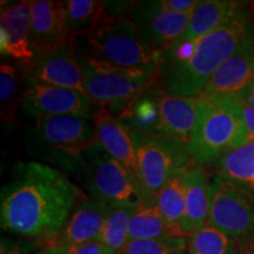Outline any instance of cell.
I'll use <instances>...</instances> for the list:
<instances>
[{"label":"cell","instance_id":"f546056e","mask_svg":"<svg viewBox=\"0 0 254 254\" xmlns=\"http://www.w3.org/2000/svg\"><path fill=\"white\" fill-rule=\"evenodd\" d=\"M36 243L26 240H14L1 237L0 254H30L36 249Z\"/></svg>","mask_w":254,"mask_h":254},{"label":"cell","instance_id":"e575fe53","mask_svg":"<svg viewBox=\"0 0 254 254\" xmlns=\"http://www.w3.org/2000/svg\"><path fill=\"white\" fill-rule=\"evenodd\" d=\"M37 254H66V246L63 245H50L46 249L41 250Z\"/></svg>","mask_w":254,"mask_h":254},{"label":"cell","instance_id":"7402d4cb","mask_svg":"<svg viewBox=\"0 0 254 254\" xmlns=\"http://www.w3.org/2000/svg\"><path fill=\"white\" fill-rule=\"evenodd\" d=\"M217 176L254 192V141L234 148L215 163Z\"/></svg>","mask_w":254,"mask_h":254},{"label":"cell","instance_id":"484cf974","mask_svg":"<svg viewBox=\"0 0 254 254\" xmlns=\"http://www.w3.org/2000/svg\"><path fill=\"white\" fill-rule=\"evenodd\" d=\"M135 208L112 207L99 241L112 254H119L128 244V224Z\"/></svg>","mask_w":254,"mask_h":254},{"label":"cell","instance_id":"4dcf8cb0","mask_svg":"<svg viewBox=\"0 0 254 254\" xmlns=\"http://www.w3.org/2000/svg\"><path fill=\"white\" fill-rule=\"evenodd\" d=\"M200 0H159L161 7L171 13L192 14Z\"/></svg>","mask_w":254,"mask_h":254},{"label":"cell","instance_id":"277c9868","mask_svg":"<svg viewBox=\"0 0 254 254\" xmlns=\"http://www.w3.org/2000/svg\"><path fill=\"white\" fill-rule=\"evenodd\" d=\"M74 46L92 59L133 72L157 74L159 51L148 45L129 17L104 12L99 24L86 34L73 38Z\"/></svg>","mask_w":254,"mask_h":254},{"label":"cell","instance_id":"9a60e30c","mask_svg":"<svg viewBox=\"0 0 254 254\" xmlns=\"http://www.w3.org/2000/svg\"><path fill=\"white\" fill-rule=\"evenodd\" d=\"M93 122L97 131V140L99 144L140 184L138 153L128 129L117 117L112 116L103 107L98 111Z\"/></svg>","mask_w":254,"mask_h":254},{"label":"cell","instance_id":"8992f818","mask_svg":"<svg viewBox=\"0 0 254 254\" xmlns=\"http://www.w3.org/2000/svg\"><path fill=\"white\" fill-rule=\"evenodd\" d=\"M74 52L82 69L86 94L118 118L139 94L158 79L157 74L127 71L98 62L85 56L75 46Z\"/></svg>","mask_w":254,"mask_h":254},{"label":"cell","instance_id":"8fae6325","mask_svg":"<svg viewBox=\"0 0 254 254\" xmlns=\"http://www.w3.org/2000/svg\"><path fill=\"white\" fill-rule=\"evenodd\" d=\"M23 71L25 80L28 82L71 88L86 93L82 69L74 52L73 38L56 49L38 53L28 65L24 66Z\"/></svg>","mask_w":254,"mask_h":254},{"label":"cell","instance_id":"5bb4252c","mask_svg":"<svg viewBox=\"0 0 254 254\" xmlns=\"http://www.w3.org/2000/svg\"><path fill=\"white\" fill-rule=\"evenodd\" d=\"M112 206L95 198H85L73 209L55 245L72 246L99 240Z\"/></svg>","mask_w":254,"mask_h":254},{"label":"cell","instance_id":"83f0119b","mask_svg":"<svg viewBox=\"0 0 254 254\" xmlns=\"http://www.w3.org/2000/svg\"><path fill=\"white\" fill-rule=\"evenodd\" d=\"M18 72L9 64L2 63L0 66V103L2 118L7 116L8 106L13 104V98L18 92Z\"/></svg>","mask_w":254,"mask_h":254},{"label":"cell","instance_id":"ffe728a7","mask_svg":"<svg viewBox=\"0 0 254 254\" xmlns=\"http://www.w3.org/2000/svg\"><path fill=\"white\" fill-rule=\"evenodd\" d=\"M245 8L241 2L230 0H200L185 34L179 40L195 41L217 30Z\"/></svg>","mask_w":254,"mask_h":254},{"label":"cell","instance_id":"d4e9b609","mask_svg":"<svg viewBox=\"0 0 254 254\" xmlns=\"http://www.w3.org/2000/svg\"><path fill=\"white\" fill-rule=\"evenodd\" d=\"M238 252L239 243L211 224L187 236V254H238Z\"/></svg>","mask_w":254,"mask_h":254},{"label":"cell","instance_id":"9c48e42d","mask_svg":"<svg viewBox=\"0 0 254 254\" xmlns=\"http://www.w3.org/2000/svg\"><path fill=\"white\" fill-rule=\"evenodd\" d=\"M208 224L238 243L254 236V192L215 177L212 182Z\"/></svg>","mask_w":254,"mask_h":254},{"label":"cell","instance_id":"603a6c76","mask_svg":"<svg viewBox=\"0 0 254 254\" xmlns=\"http://www.w3.org/2000/svg\"><path fill=\"white\" fill-rule=\"evenodd\" d=\"M170 237L179 236L166 224L157 205L141 204L134 209L128 224V243L135 240H159Z\"/></svg>","mask_w":254,"mask_h":254},{"label":"cell","instance_id":"3957f363","mask_svg":"<svg viewBox=\"0 0 254 254\" xmlns=\"http://www.w3.org/2000/svg\"><path fill=\"white\" fill-rule=\"evenodd\" d=\"M95 140L93 119L77 116L34 119L24 133L25 147L36 161L69 174L82 173Z\"/></svg>","mask_w":254,"mask_h":254},{"label":"cell","instance_id":"cb8c5ba5","mask_svg":"<svg viewBox=\"0 0 254 254\" xmlns=\"http://www.w3.org/2000/svg\"><path fill=\"white\" fill-rule=\"evenodd\" d=\"M63 5L69 38L88 33L99 24L104 14L103 1L97 0H67Z\"/></svg>","mask_w":254,"mask_h":254},{"label":"cell","instance_id":"52a82bcc","mask_svg":"<svg viewBox=\"0 0 254 254\" xmlns=\"http://www.w3.org/2000/svg\"><path fill=\"white\" fill-rule=\"evenodd\" d=\"M131 135L138 153L142 204L157 205V196L165 184L177 172L194 165L189 146L158 134Z\"/></svg>","mask_w":254,"mask_h":254},{"label":"cell","instance_id":"4fadbf2b","mask_svg":"<svg viewBox=\"0 0 254 254\" xmlns=\"http://www.w3.org/2000/svg\"><path fill=\"white\" fill-rule=\"evenodd\" d=\"M33 1H19L1 8L0 51L26 66L36 58L32 43L31 15Z\"/></svg>","mask_w":254,"mask_h":254},{"label":"cell","instance_id":"d6a6232c","mask_svg":"<svg viewBox=\"0 0 254 254\" xmlns=\"http://www.w3.org/2000/svg\"><path fill=\"white\" fill-rule=\"evenodd\" d=\"M238 254H254V236L239 243Z\"/></svg>","mask_w":254,"mask_h":254},{"label":"cell","instance_id":"30bf717a","mask_svg":"<svg viewBox=\"0 0 254 254\" xmlns=\"http://www.w3.org/2000/svg\"><path fill=\"white\" fill-rule=\"evenodd\" d=\"M26 82L19 104L30 118L77 116L93 119L100 110L99 105L82 92L39 82Z\"/></svg>","mask_w":254,"mask_h":254},{"label":"cell","instance_id":"5b68a950","mask_svg":"<svg viewBox=\"0 0 254 254\" xmlns=\"http://www.w3.org/2000/svg\"><path fill=\"white\" fill-rule=\"evenodd\" d=\"M244 144L246 129L233 101L230 98L200 97L198 118L189 144L194 165L215 164L222 155Z\"/></svg>","mask_w":254,"mask_h":254},{"label":"cell","instance_id":"7a4b0ae2","mask_svg":"<svg viewBox=\"0 0 254 254\" xmlns=\"http://www.w3.org/2000/svg\"><path fill=\"white\" fill-rule=\"evenodd\" d=\"M254 45V20L245 8L217 30L194 41L186 59L160 66L158 79L170 93L200 98L214 73L239 51Z\"/></svg>","mask_w":254,"mask_h":254},{"label":"cell","instance_id":"f1b7e54d","mask_svg":"<svg viewBox=\"0 0 254 254\" xmlns=\"http://www.w3.org/2000/svg\"><path fill=\"white\" fill-rule=\"evenodd\" d=\"M230 99L236 105L240 118L243 120L244 127L246 129V142L254 141V107L238 95L230 97Z\"/></svg>","mask_w":254,"mask_h":254},{"label":"cell","instance_id":"836d02e7","mask_svg":"<svg viewBox=\"0 0 254 254\" xmlns=\"http://www.w3.org/2000/svg\"><path fill=\"white\" fill-rule=\"evenodd\" d=\"M234 97H236V95H234ZM238 97L243 98V99L245 100L247 104L251 105L252 107H254V82L253 84H251L250 86L247 87L246 90L243 92V93L238 95Z\"/></svg>","mask_w":254,"mask_h":254},{"label":"cell","instance_id":"ba28073f","mask_svg":"<svg viewBox=\"0 0 254 254\" xmlns=\"http://www.w3.org/2000/svg\"><path fill=\"white\" fill-rule=\"evenodd\" d=\"M85 186L92 198L112 207L136 208L144 202L138 180L95 140L86 154L82 171Z\"/></svg>","mask_w":254,"mask_h":254},{"label":"cell","instance_id":"d6986e66","mask_svg":"<svg viewBox=\"0 0 254 254\" xmlns=\"http://www.w3.org/2000/svg\"><path fill=\"white\" fill-rule=\"evenodd\" d=\"M186 213L183 222V233H192L208 224L211 211L212 183L204 167L193 165L185 174Z\"/></svg>","mask_w":254,"mask_h":254},{"label":"cell","instance_id":"4316f807","mask_svg":"<svg viewBox=\"0 0 254 254\" xmlns=\"http://www.w3.org/2000/svg\"><path fill=\"white\" fill-rule=\"evenodd\" d=\"M119 254H187V236L129 241Z\"/></svg>","mask_w":254,"mask_h":254},{"label":"cell","instance_id":"e0dca14e","mask_svg":"<svg viewBox=\"0 0 254 254\" xmlns=\"http://www.w3.org/2000/svg\"><path fill=\"white\" fill-rule=\"evenodd\" d=\"M199 98H186L164 88L160 98L158 135L166 136L189 146L198 118Z\"/></svg>","mask_w":254,"mask_h":254},{"label":"cell","instance_id":"1f68e13d","mask_svg":"<svg viewBox=\"0 0 254 254\" xmlns=\"http://www.w3.org/2000/svg\"><path fill=\"white\" fill-rule=\"evenodd\" d=\"M66 254H112V252L99 240L80 245L66 246Z\"/></svg>","mask_w":254,"mask_h":254},{"label":"cell","instance_id":"6da1fadb","mask_svg":"<svg viewBox=\"0 0 254 254\" xmlns=\"http://www.w3.org/2000/svg\"><path fill=\"white\" fill-rule=\"evenodd\" d=\"M81 190L63 171L39 161H20L0 194L1 228L53 245L81 200Z\"/></svg>","mask_w":254,"mask_h":254},{"label":"cell","instance_id":"44dd1931","mask_svg":"<svg viewBox=\"0 0 254 254\" xmlns=\"http://www.w3.org/2000/svg\"><path fill=\"white\" fill-rule=\"evenodd\" d=\"M190 168L179 171L165 184L157 196V207L174 233L184 237L183 222L186 213L185 174Z\"/></svg>","mask_w":254,"mask_h":254},{"label":"cell","instance_id":"7c38bea8","mask_svg":"<svg viewBox=\"0 0 254 254\" xmlns=\"http://www.w3.org/2000/svg\"><path fill=\"white\" fill-rule=\"evenodd\" d=\"M190 15L171 13L161 7L159 0L135 2L129 12L140 36L157 51L170 46L185 34Z\"/></svg>","mask_w":254,"mask_h":254},{"label":"cell","instance_id":"ac0fdd59","mask_svg":"<svg viewBox=\"0 0 254 254\" xmlns=\"http://www.w3.org/2000/svg\"><path fill=\"white\" fill-rule=\"evenodd\" d=\"M32 43L36 53L56 49L69 39L63 1H33L31 15Z\"/></svg>","mask_w":254,"mask_h":254},{"label":"cell","instance_id":"2e32d148","mask_svg":"<svg viewBox=\"0 0 254 254\" xmlns=\"http://www.w3.org/2000/svg\"><path fill=\"white\" fill-rule=\"evenodd\" d=\"M254 82V45L227 60L208 81L201 97L222 99L239 95Z\"/></svg>","mask_w":254,"mask_h":254}]
</instances>
